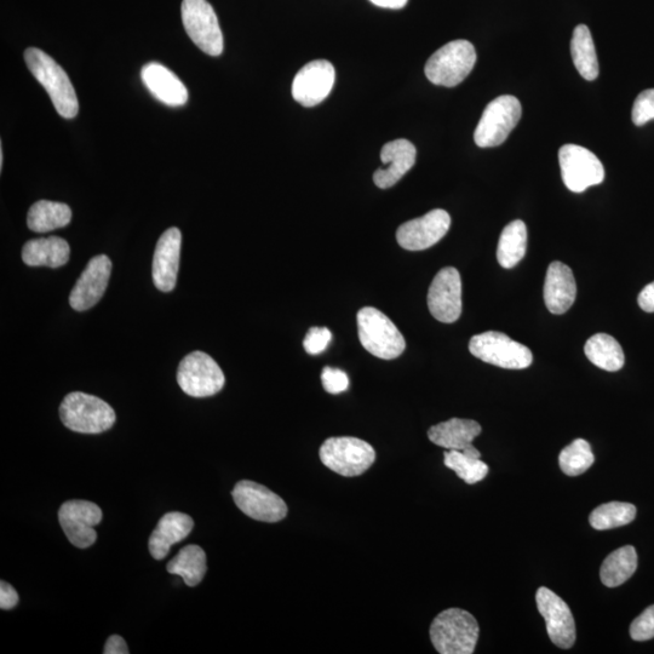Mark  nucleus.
<instances>
[{
	"label": "nucleus",
	"instance_id": "79ce46f5",
	"mask_svg": "<svg viewBox=\"0 0 654 654\" xmlns=\"http://www.w3.org/2000/svg\"><path fill=\"white\" fill-rule=\"evenodd\" d=\"M370 2L376 7L399 10L403 9L409 0H370Z\"/></svg>",
	"mask_w": 654,
	"mask_h": 654
},
{
	"label": "nucleus",
	"instance_id": "473e14b6",
	"mask_svg": "<svg viewBox=\"0 0 654 654\" xmlns=\"http://www.w3.org/2000/svg\"><path fill=\"white\" fill-rule=\"evenodd\" d=\"M445 466L458 475L464 483L474 485L489 474V467L480 460L464 455L461 451L449 450L444 453Z\"/></svg>",
	"mask_w": 654,
	"mask_h": 654
},
{
	"label": "nucleus",
	"instance_id": "4468645a",
	"mask_svg": "<svg viewBox=\"0 0 654 654\" xmlns=\"http://www.w3.org/2000/svg\"><path fill=\"white\" fill-rule=\"evenodd\" d=\"M102 518L101 508L88 501L63 503L59 512L60 525L68 541L80 549L89 548L96 542L94 527L100 524Z\"/></svg>",
	"mask_w": 654,
	"mask_h": 654
},
{
	"label": "nucleus",
	"instance_id": "1a4fd4ad",
	"mask_svg": "<svg viewBox=\"0 0 654 654\" xmlns=\"http://www.w3.org/2000/svg\"><path fill=\"white\" fill-rule=\"evenodd\" d=\"M177 383L189 397L208 398L225 387V374L210 355L204 352L188 354L177 370Z\"/></svg>",
	"mask_w": 654,
	"mask_h": 654
},
{
	"label": "nucleus",
	"instance_id": "0eeeda50",
	"mask_svg": "<svg viewBox=\"0 0 654 654\" xmlns=\"http://www.w3.org/2000/svg\"><path fill=\"white\" fill-rule=\"evenodd\" d=\"M469 351L484 363L502 369L522 370L533 363V355L529 348L497 331H487L473 336L469 342Z\"/></svg>",
	"mask_w": 654,
	"mask_h": 654
},
{
	"label": "nucleus",
	"instance_id": "2eb2a0df",
	"mask_svg": "<svg viewBox=\"0 0 654 654\" xmlns=\"http://www.w3.org/2000/svg\"><path fill=\"white\" fill-rule=\"evenodd\" d=\"M450 226L449 212L435 209L401 225L397 231V240L401 248L405 250H427L445 237Z\"/></svg>",
	"mask_w": 654,
	"mask_h": 654
},
{
	"label": "nucleus",
	"instance_id": "5701e85b",
	"mask_svg": "<svg viewBox=\"0 0 654 654\" xmlns=\"http://www.w3.org/2000/svg\"><path fill=\"white\" fill-rule=\"evenodd\" d=\"M193 527L194 521L187 514L179 512L165 514L149 538V552L156 560L165 559L172 545L186 539Z\"/></svg>",
	"mask_w": 654,
	"mask_h": 654
},
{
	"label": "nucleus",
	"instance_id": "2f4dec72",
	"mask_svg": "<svg viewBox=\"0 0 654 654\" xmlns=\"http://www.w3.org/2000/svg\"><path fill=\"white\" fill-rule=\"evenodd\" d=\"M636 508L633 504L611 502L602 504L589 516L590 525L599 531L617 529L634 521Z\"/></svg>",
	"mask_w": 654,
	"mask_h": 654
},
{
	"label": "nucleus",
	"instance_id": "aec40b11",
	"mask_svg": "<svg viewBox=\"0 0 654 654\" xmlns=\"http://www.w3.org/2000/svg\"><path fill=\"white\" fill-rule=\"evenodd\" d=\"M416 156V147L410 141L400 139L388 142L381 151V160L386 168L375 172V185L381 189L397 185L415 165Z\"/></svg>",
	"mask_w": 654,
	"mask_h": 654
},
{
	"label": "nucleus",
	"instance_id": "ddd939ff",
	"mask_svg": "<svg viewBox=\"0 0 654 654\" xmlns=\"http://www.w3.org/2000/svg\"><path fill=\"white\" fill-rule=\"evenodd\" d=\"M428 308L444 324L455 323L462 314V279L456 268L446 267L435 275L428 291Z\"/></svg>",
	"mask_w": 654,
	"mask_h": 654
},
{
	"label": "nucleus",
	"instance_id": "7ed1b4c3",
	"mask_svg": "<svg viewBox=\"0 0 654 654\" xmlns=\"http://www.w3.org/2000/svg\"><path fill=\"white\" fill-rule=\"evenodd\" d=\"M357 321L360 343L376 358L393 360L405 352L406 341L403 334L393 321L377 308H361Z\"/></svg>",
	"mask_w": 654,
	"mask_h": 654
},
{
	"label": "nucleus",
	"instance_id": "39448f33",
	"mask_svg": "<svg viewBox=\"0 0 654 654\" xmlns=\"http://www.w3.org/2000/svg\"><path fill=\"white\" fill-rule=\"evenodd\" d=\"M319 456L324 466L347 478L364 474L376 461L374 447L353 436L327 439L320 447Z\"/></svg>",
	"mask_w": 654,
	"mask_h": 654
},
{
	"label": "nucleus",
	"instance_id": "c756f323",
	"mask_svg": "<svg viewBox=\"0 0 654 654\" xmlns=\"http://www.w3.org/2000/svg\"><path fill=\"white\" fill-rule=\"evenodd\" d=\"M171 575L181 576L188 587H195L202 583L208 565L206 554L199 545H187L168 564Z\"/></svg>",
	"mask_w": 654,
	"mask_h": 654
},
{
	"label": "nucleus",
	"instance_id": "f8f14e48",
	"mask_svg": "<svg viewBox=\"0 0 654 654\" xmlns=\"http://www.w3.org/2000/svg\"><path fill=\"white\" fill-rule=\"evenodd\" d=\"M232 496L237 507L251 519L278 522L288 515L284 499L254 481H240L235 485Z\"/></svg>",
	"mask_w": 654,
	"mask_h": 654
},
{
	"label": "nucleus",
	"instance_id": "a211bd4d",
	"mask_svg": "<svg viewBox=\"0 0 654 654\" xmlns=\"http://www.w3.org/2000/svg\"><path fill=\"white\" fill-rule=\"evenodd\" d=\"M111 273L112 262L106 255L91 258L70 295V304L74 311H88L100 302L105 295Z\"/></svg>",
	"mask_w": 654,
	"mask_h": 654
},
{
	"label": "nucleus",
	"instance_id": "6ab92c4d",
	"mask_svg": "<svg viewBox=\"0 0 654 654\" xmlns=\"http://www.w3.org/2000/svg\"><path fill=\"white\" fill-rule=\"evenodd\" d=\"M182 234L179 228L172 227L159 238L153 256V281L163 292L175 289L179 275Z\"/></svg>",
	"mask_w": 654,
	"mask_h": 654
},
{
	"label": "nucleus",
	"instance_id": "cd10ccee",
	"mask_svg": "<svg viewBox=\"0 0 654 654\" xmlns=\"http://www.w3.org/2000/svg\"><path fill=\"white\" fill-rule=\"evenodd\" d=\"M571 54L577 71L585 80L593 82L599 77V61L592 33L585 25H578L573 31Z\"/></svg>",
	"mask_w": 654,
	"mask_h": 654
},
{
	"label": "nucleus",
	"instance_id": "393cba45",
	"mask_svg": "<svg viewBox=\"0 0 654 654\" xmlns=\"http://www.w3.org/2000/svg\"><path fill=\"white\" fill-rule=\"evenodd\" d=\"M71 248L59 237L32 239L22 249V261L30 267L60 268L70 260Z\"/></svg>",
	"mask_w": 654,
	"mask_h": 654
},
{
	"label": "nucleus",
	"instance_id": "c85d7f7f",
	"mask_svg": "<svg viewBox=\"0 0 654 654\" xmlns=\"http://www.w3.org/2000/svg\"><path fill=\"white\" fill-rule=\"evenodd\" d=\"M584 353L595 366L605 371H619L625 363L621 344L617 342L616 338L606 334H596L590 337L585 343Z\"/></svg>",
	"mask_w": 654,
	"mask_h": 654
},
{
	"label": "nucleus",
	"instance_id": "f3484780",
	"mask_svg": "<svg viewBox=\"0 0 654 654\" xmlns=\"http://www.w3.org/2000/svg\"><path fill=\"white\" fill-rule=\"evenodd\" d=\"M335 67L325 60L307 63L296 74L292 83V96L303 107H314L323 102L334 89Z\"/></svg>",
	"mask_w": 654,
	"mask_h": 654
},
{
	"label": "nucleus",
	"instance_id": "4be33fe9",
	"mask_svg": "<svg viewBox=\"0 0 654 654\" xmlns=\"http://www.w3.org/2000/svg\"><path fill=\"white\" fill-rule=\"evenodd\" d=\"M577 297V284L572 269L555 261L549 266L544 283V302L550 313L564 314Z\"/></svg>",
	"mask_w": 654,
	"mask_h": 654
},
{
	"label": "nucleus",
	"instance_id": "bb28decb",
	"mask_svg": "<svg viewBox=\"0 0 654 654\" xmlns=\"http://www.w3.org/2000/svg\"><path fill=\"white\" fill-rule=\"evenodd\" d=\"M638 569V553L631 545H625L608 555L601 566V582L608 588H616L627 582Z\"/></svg>",
	"mask_w": 654,
	"mask_h": 654
},
{
	"label": "nucleus",
	"instance_id": "58836bf2",
	"mask_svg": "<svg viewBox=\"0 0 654 654\" xmlns=\"http://www.w3.org/2000/svg\"><path fill=\"white\" fill-rule=\"evenodd\" d=\"M19 604V595L7 582L0 583V608L5 611L13 610Z\"/></svg>",
	"mask_w": 654,
	"mask_h": 654
},
{
	"label": "nucleus",
	"instance_id": "f257e3e1",
	"mask_svg": "<svg viewBox=\"0 0 654 654\" xmlns=\"http://www.w3.org/2000/svg\"><path fill=\"white\" fill-rule=\"evenodd\" d=\"M25 61L32 76L47 90L57 113L66 119L76 117L79 111L76 90L59 63L37 48L25 51Z\"/></svg>",
	"mask_w": 654,
	"mask_h": 654
},
{
	"label": "nucleus",
	"instance_id": "a878e982",
	"mask_svg": "<svg viewBox=\"0 0 654 654\" xmlns=\"http://www.w3.org/2000/svg\"><path fill=\"white\" fill-rule=\"evenodd\" d=\"M72 210L63 203L40 200L31 206L27 215V226L36 233H48L70 225Z\"/></svg>",
	"mask_w": 654,
	"mask_h": 654
},
{
	"label": "nucleus",
	"instance_id": "72a5a7b5",
	"mask_svg": "<svg viewBox=\"0 0 654 654\" xmlns=\"http://www.w3.org/2000/svg\"><path fill=\"white\" fill-rule=\"evenodd\" d=\"M594 461L592 446L584 439L573 441L561 451L559 456L560 468L569 476H578L587 472Z\"/></svg>",
	"mask_w": 654,
	"mask_h": 654
},
{
	"label": "nucleus",
	"instance_id": "20e7f679",
	"mask_svg": "<svg viewBox=\"0 0 654 654\" xmlns=\"http://www.w3.org/2000/svg\"><path fill=\"white\" fill-rule=\"evenodd\" d=\"M63 426L82 434H101L116 423V412L106 401L82 392L68 394L60 406Z\"/></svg>",
	"mask_w": 654,
	"mask_h": 654
},
{
	"label": "nucleus",
	"instance_id": "423d86ee",
	"mask_svg": "<svg viewBox=\"0 0 654 654\" xmlns=\"http://www.w3.org/2000/svg\"><path fill=\"white\" fill-rule=\"evenodd\" d=\"M475 62L474 45L468 40H455L430 56L424 72L433 84L453 88L469 76Z\"/></svg>",
	"mask_w": 654,
	"mask_h": 654
},
{
	"label": "nucleus",
	"instance_id": "9b49d317",
	"mask_svg": "<svg viewBox=\"0 0 654 654\" xmlns=\"http://www.w3.org/2000/svg\"><path fill=\"white\" fill-rule=\"evenodd\" d=\"M562 180L571 192L582 193L605 179L604 165L589 149L565 145L559 151Z\"/></svg>",
	"mask_w": 654,
	"mask_h": 654
},
{
	"label": "nucleus",
	"instance_id": "b1692460",
	"mask_svg": "<svg viewBox=\"0 0 654 654\" xmlns=\"http://www.w3.org/2000/svg\"><path fill=\"white\" fill-rule=\"evenodd\" d=\"M481 430L478 422L452 418L430 428L428 438L436 446L463 452L473 446V441L481 434Z\"/></svg>",
	"mask_w": 654,
	"mask_h": 654
},
{
	"label": "nucleus",
	"instance_id": "f704fd0d",
	"mask_svg": "<svg viewBox=\"0 0 654 654\" xmlns=\"http://www.w3.org/2000/svg\"><path fill=\"white\" fill-rule=\"evenodd\" d=\"M631 119L636 126H642L654 119V89L642 91L636 97L631 112Z\"/></svg>",
	"mask_w": 654,
	"mask_h": 654
},
{
	"label": "nucleus",
	"instance_id": "4c0bfd02",
	"mask_svg": "<svg viewBox=\"0 0 654 654\" xmlns=\"http://www.w3.org/2000/svg\"><path fill=\"white\" fill-rule=\"evenodd\" d=\"M321 382H323L326 392L334 395L346 392L349 386L346 372L329 366L325 367L323 370V374H321Z\"/></svg>",
	"mask_w": 654,
	"mask_h": 654
},
{
	"label": "nucleus",
	"instance_id": "9d476101",
	"mask_svg": "<svg viewBox=\"0 0 654 654\" xmlns=\"http://www.w3.org/2000/svg\"><path fill=\"white\" fill-rule=\"evenodd\" d=\"M182 22L188 37L210 56L223 53V34L214 8L206 0H183Z\"/></svg>",
	"mask_w": 654,
	"mask_h": 654
},
{
	"label": "nucleus",
	"instance_id": "7c9ffc66",
	"mask_svg": "<svg viewBox=\"0 0 654 654\" xmlns=\"http://www.w3.org/2000/svg\"><path fill=\"white\" fill-rule=\"evenodd\" d=\"M527 249V228L524 222H510L503 229L497 248V260L503 268H514L525 257Z\"/></svg>",
	"mask_w": 654,
	"mask_h": 654
},
{
	"label": "nucleus",
	"instance_id": "e433bc0d",
	"mask_svg": "<svg viewBox=\"0 0 654 654\" xmlns=\"http://www.w3.org/2000/svg\"><path fill=\"white\" fill-rule=\"evenodd\" d=\"M331 338V331L327 327H312L304 338V351L311 355L321 354L329 346Z\"/></svg>",
	"mask_w": 654,
	"mask_h": 654
},
{
	"label": "nucleus",
	"instance_id": "f03ea898",
	"mask_svg": "<svg viewBox=\"0 0 654 654\" xmlns=\"http://www.w3.org/2000/svg\"><path fill=\"white\" fill-rule=\"evenodd\" d=\"M479 624L461 608H449L430 625V640L441 654H472L479 639Z\"/></svg>",
	"mask_w": 654,
	"mask_h": 654
},
{
	"label": "nucleus",
	"instance_id": "412c9836",
	"mask_svg": "<svg viewBox=\"0 0 654 654\" xmlns=\"http://www.w3.org/2000/svg\"><path fill=\"white\" fill-rule=\"evenodd\" d=\"M143 84L166 106L180 107L188 101V90L176 74L158 62H149L141 71Z\"/></svg>",
	"mask_w": 654,
	"mask_h": 654
},
{
	"label": "nucleus",
	"instance_id": "c9c22d12",
	"mask_svg": "<svg viewBox=\"0 0 654 654\" xmlns=\"http://www.w3.org/2000/svg\"><path fill=\"white\" fill-rule=\"evenodd\" d=\"M630 636L635 641H647L654 638V605L648 607L631 624Z\"/></svg>",
	"mask_w": 654,
	"mask_h": 654
},
{
	"label": "nucleus",
	"instance_id": "a19ab883",
	"mask_svg": "<svg viewBox=\"0 0 654 654\" xmlns=\"http://www.w3.org/2000/svg\"><path fill=\"white\" fill-rule=\"evenodd\" d=\"M639 306L642 311L654 313V281L645 286L638 298Z\"/></svg>",
	"mask_w": 654,
	"mask_h": 654
},
{
	"label": "nucleus",
	"instance_id": "ea45409f",
	"mask_svg": "<svg viewBox=\"0 0 654 654\" xmlns=\"http://www.w3.org/2000/svg\"><path fill=\"white\" fill-rule=\"evenodd\" d=\"M105 654H129V648L128 645H126V642L122 638V636L118 635H112L111 638H109L106 642L105 645V651H103Z\"/></svg>",
	"mask_w": 654,
	"mask_h": 654
},
{
	"label": "nucleus",
	"instance_id": "37998d69",
	"mask_svg": "<svg viewBox=\"0 0 654 654\" xmlns=\"http://www.w3.org/2000/svg\"><path fill=\"white\" fill-rule=\"evenodd\" d=\"M4 156H3V147L0 146V169H3Z\"/></svg>",
	"mask_w": 654,
	"mask_h": 654
},
{
	"label": "nucleus",
	"instance_id": "dca6fc26",
	"mask_svg": "<svg viewBox=\"0 0 654 654\" xmlns=\"http://www.w3.org/2000/svg\"><path fill=\"white\" fill-rule=\"evenodd\" d=\"M536 601L553 644L564 650L575 645L576 624L569 605L552 590L544 587L538 589Z\"/></svg>",
	"mask_w": 654,
	"mask_h": 654
},
{
	"label": "nucleus",
	"instance_id": "6e6552de",
	"mask_svg": "<svg viewBox=\"0 0 654 654\" xmlns=\"http://www.w3.org/2000/svg\"><path fill=\"white\" fill-rule=\"evenodd\" d=\"M521 114V103L515 96H499L491 101L476 126L474 133L476 145L481 148L502 145L520 122Z\"/></svg>",
	"mask_w": 654,
	"mask_h": 654
}]
</instances>
